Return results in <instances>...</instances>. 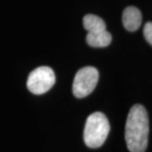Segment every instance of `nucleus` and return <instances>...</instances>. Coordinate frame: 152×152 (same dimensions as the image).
<instances>
[{
	"mask_svg": "<svg viewBox=\"0 0 152 152\" xmlns=\"http://www.w3.org/2000/svg\"><path fill=\"white\" fill-rule=\"evenodd\" d=\"M149 117L146 109L135 104L129 110L125 125V140L130 152H145L148 145Z\"/></svg>",
	"mask_w": 152,
	"mask_h": 152,
	"instance_id": "nucleus-1",
	"label": "nucleus"
},
{
	"mask_svg": "<svg viewBox=\"0 0 152 152\" xmlns=\"http://www.w3.org/2000/svg\"><path fill=\"white\" fill-rule=\"evenodd\" d=\"M110 132V124L106 115L96 112L87 118L84 129V141L87 146L96 149L106 141Z\"/></svg>",
	"mask_w": 152,
	"mask_h": 152,
	"instance_id": "nucleus-2",
	"label": "nucleus"
},
{
	"mask_svg": "<svg viewBox=\"0 0 152 152\" xmlns=\"http://www.w3.org/2000/svg\"><path fill=\"white\" fill-rule=\"evenodd\" d=\"M98 70L91 66L82 68L76 73L73 82V93L75 96L84 98L90 95L97 85Z\"/></svg>",
	"mask_w": 152,
	"mask_h": 152,
	"instance_id": "nucleus-3",
	"label": "nucleus"
},
{
	"mask_svg": "<svg viewBox=\"0 0 152 152\" xmlns=\"http://www.w3.org/2000/svg\"><path fill=\"white\" fill-rule=\"evenodd\" d=\"M55 74L47 66L37 68L29 75L27 80L28 90L35 95L44 94L54 86Z\"/></svg>",
	"mask_w": 152,
	"mask_h": 152,
	"instance_id": "nucleus-4",
	"label": "nucleus"
},
{
	"mask_svg": "<svg viewBox=\"0 0 152 152\" xmlns=\"http://www.w3.org/2000/svg\"><path fill=\"white\" fill-rule=\"evenodd\" d=\"M142 23L141 12L134 6L127 7L123 13V24L126 30L135 31L140 27Z\"/></svg>",
	"mask_w": 152,
	"mask_h": 152,
	"instance_id": "nucleus-5",
	"label": "nucleus"
},
{
	"mask_svg": "<svg viewBox=\"0 0 152 152\" xmlns=\"http://www.w3.org/2000/svg\"><path fill=\"white\" fill-rule=\"evenodd\" d=\"M86 42L88 45L92 48H105L111 43L112 36L107 30L96 32H88Z\"/></svg>",
	"mask_w": 152,
	"mask_h": 152,
	"instance_id": "nucleus-6",
	"label": "nucleus"
},
{
	"mask_svg": "<svg viewBox=\"0 0 152 152\" xmlns=\"http://www.w3.org/2000/svg\"><path fill=\"white\" fill-rule=\"evenodd\" d=\"M84 27L88 32H96L106 30L104 20L95 15H86L83 19Z\"/></svg>",
	"mask_w": 152,
	"mask_h": 152,
	"instance_id": "nucleus-7",
	"label": "nucleus"
},
{
	"mask_svg": "<svg viewBox=\"0 0 152 152\" xmlns=\"http://www.w3.org/2000/svg\"><path fill=\"white\" fill-rule=\"evenodd\" d=\"M144 36L146 41L152 46V22H147L144 27Z\"/></svg>",
	"mask_w": 152,
	"mask_h": 152,
	"instance_id": "nucleus-8",
	"label": "nucleus"
}]
</instances>
